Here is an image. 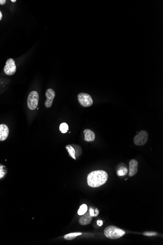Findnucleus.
Masks as SVG:
<instances>
[{"label":"nucleus","mask_w":163,"mask_h":245,"mask_svg":"<svg viewBox=\"0 0 163 245\" xmlns=\"http://www.w3.org/2000/svg\"><path fill=\"white\" fill-rule=\"evenodd\" d=\"M109 176L105 171L102 170L93 171L88 175L87 182L89 186L93 188L100 187L106 183Z\"/></svg>","instance_id":"nucleus-1"},{"label":"nucleus","mask_w":163,"mask_h":245,"mask_svg":"<svg viewBox=\"0 0 163 245\" xmlns=\"http://www.w3.org/2000/svg\"><path fill=\"white\" fill-rule=\"evenodd\" d=\"M125 234V231L114 226H108L104 230L105 236L108 238L111 239L120 238Z\"/></svg>","instance_id":"nucleus-2"},{"label":"nucleus","mask_w":163,"mask_h":245,"mask_svg":"<svg viewBox=\"0 0 163 245\" xmlns=\"http://www.w3.org/2000/svg\"><path fill=\"white\" fill-rule=\"evenodd\" d=\"M39 99V96L37 91H34L30 92L27 101L28 107L29 109L34 110L36 109L38 106Z\"/></svg>","instance_id":"nucleus-3"},{"label":"nucleus","mask_w":163,"mask_h":245,"mask_svg":"<svg viewBox=\"0 0 163 245\" xmlns=\"http://www.w3.org/2000/svg\"><path fill=\"white\" fill-rule=\"evenodd\" d=\"M149 140V134L147 131L142 130L136 135L134 138V143L138 146H143Z\"/></svg>","instance_id":"nucleus-4"},{"label":"nucleus","mask_w":163,"mask_h":245,"mask_svg":"<svg viewBox=\"0 0 163 245\" xmlns=\"http://www.w3.org/2000/svg\"><path fill=\"white\" fill-rule=\"evenodd\" d=\"M78 99L80 104L84 107H90L93 103L92 97L86 93H80L78 95Z\"/></svg>","instance_id":"nucleus-5"},{"label":"nucleus","mask_w":163,"mask_h":245,"mask_svg":"<svg viewBox=\"0 0 163 245\" xmlns=\"http://www.w3.org/2000/svg\"><path fill=\"white\" fill-rule=\"evenodd\" d=\"M5 74L8 76H12L16 71V66L14 59L9 58L6 62V66L3 68Z\"/></svg>","instance_id":"nucleus-6"},{"label":"nucleus","mask_w":163,"mask_h":245,"mask_svg":"<svg viewBox=\"0 0 163 245\" xmlns=\"http://www.w3.org/2000/svg\"><path fill=\"white\" fill-rule=\"evenodd\" d=\"M46 96L47 97V100L45 102V106L47 108H49L52 106L53 101L55 96V93L53 90L52 89H48L46 91Z\"/></svg>","instance_id":"nucleus-7"},{"label":"nucleus","mask_w":163,"mask_h":245,"mask_svg":"<svg viewBox=\"0 0 163 245\" xmlns=\"http://www.w3.org/2000/svg\"><path fill=\"white\" fill-rule=\"evenodd\" d=\"M81 216L79 219V223L82 226H86L90 224L93 217V216L90 215V213L88 211Z\"/></svg>","instance_id":"nucleus-8"},{"label":"nucleus","mask_w":163,"mask_h":245,"mask_svg":"<svg viewBox=\"0 0 163 245\" xmlns=\"http://www.w3.org/2000/svg\"><path fill=\"white\" fill-rule=\"evenodd\" d=\"M138 162L135 159H131L129 163V176L133 177L138 172Z\"/></svg>","instance_id":"nucleus-9"},{"label":"nucleus","mask_w":163,"mask_h":245,"mask_svg":"<svg viewBox=\"0 0 163 245\" xmlns=\"http://www.w3.org/2000/svg\"><path fill=\"white\" fill-rule=\"evenodd\" d=\"M9 129L5 124H0V141H4L8 138Z\"/></svg>","instance_id":"nucleus-10"},{"label":"nucleus","mask_w":163,"mask_h":245,"mask_svg":"<svg viewBox=\"0 0 163 245\" xmlns=\"http://www.w3.org/2000/svg\"><path fill=\"white\" fill-rule=\"evenodd\" d=\"M84 140L86 142H93L95 139V134L91 130L85 129L84 131Z\"/></svg>","instance_id":"nucleus-11"},{"label":"nucleus","mask_w":163,"mask_h":245,"mask_svg":"<svg viewBox=\"0 0 163 245\" xmlns=\"http://www.w3.org/2000/svg\"><path fill=\"white\" fill-rule=\"evenodd\" d=\"M82 234V233L81 232L70 233L64 235V238L66 240H72L74 239L77 236H79Z\"/></svg>","instance_id":"nucleus-12"},{"label":"nucleus","mask_w":163,"mask_h":245,"mask_svg":"<svg viewBox=\"0 0 163 245\" xmlns=\"http://www.w3.org/2000/svg\"><path fill=\"white\" fill-rule=\"evenodd\" d=\"M66 149L68 150L69 154L71 156V157L74 159H76L75 157V151L74 149L72 147V145H68L66 146Z\"/></svg>","instance_id":"nucleus-13"},{"label":"nucleus","mask_w":163,"mask_h":245,"mask_svg":"<svg viewBox=\"0 0 163 245\" xmlns=\"http://www.w3.org/2000/svg\"><path fill=\"white\" fill-rule=\"evenodd\" d=\"M128 170L126 167L121 166L118 169L117 175L118 176H124L127 175Z\"/></svg>","instance_id":"nucleus-14"},{"label":"nucleus","mask_w":163,"mask_h":245,"mask_svg":"<svg viewBox=\"0 0 163 245\" xmlns=\"http://www.w3.org/2000/svg\"><path fill=\"white\" fill-rule=\"evenodd\" d=\"M88 211V206L85 204H83L80 206L78 211V214L79 215H82Z\"/></svg>","instance_id":"nucleus-15"},{"label":"nucleus","mask_w":163,"mask_h":245,"mask_svg":"<svg viewBox=\"0 0 163 245\" xmlns=\"http://www.w3.org/2000/svg\"><path fill=\"white\" fill-rule=\"evenodd\" d=\"M60 128V131L61 132V133H63V134L66 133L69 130V126H68V124L65 122L61 123L60 124V128Z\"/></svg>","instance_id":"nucleus-16"},{"label":"nucleus","mask_w":163,"mask_h":245,"mask_svg":"<svg viewBox=\"0 0 163 245\" xmlns=\"http://www.w3.org/2000/svg\"><path fill=\"white\" fill-rule=\"evenodd\" d=\"M158 233L156 232H147L143 233V235L146 236H153L157 235Z\"/></svg>","instance_id":"nucleus-17"},{"label":"nucleus","mask_w":163,"mask_h":245,"mask_svg":"<svg viewBox=\"0 0 163 245\" xmlns=\"http://www.w3.org/2000/svg\"><path fill=\"white\" fill-rule=\"evenodd\" d=\"M3 166L0 165V179L3 177L5 175V171L3 170Z\"/></svg>","instance_id":"nucleus-18"},{"label":"nucleus","mask_w":163,"mask_h":245,"mask_svg":"<svg viewBox=\"0 0 163 245\" xmlns=\"http://www.w3.org/2000/svg\"><path fill=\"white\" fill-rule=\"evenodd\" d=\"M89 213H90V215H91V216H93V217H94V210H93V208H92V207H90V208H89Z\"/></svg>","instance_id":"nucleus-19"},{"label":"nucleus","mask_w":163,"mask_h":245,"mask_svg":"<svg viewBox=\"0 0 163 245\" xmlns=\"http://www.w3.org/2000/svg\"><path fill=\"white\" fill-rule=\"evenodd\" d=\"M97 224L99 226V227H101L103 225V221L102 220H98L97 221Z\"/></svg>","instance_id":"nucleus-20"},{"label":"nucleus","mask_w":163,"mask_h":245,"mask_svg":"<svg viewBox=\"0 0 163 245\" xmlns=\"http://www.w3.org/2000/svg\"><path fill=\"white\" fill-rule=\"evenodd\" d=\"M95 211L96 212L94 213V217H97V216L98 215V214H99V211L98 210L97 208H96L95 209Z\"/></svg>","instance_id":"nucleus-21"},{"label":"nucleus","mask_w":163,"mask_h":245,"mask_svg":"<svg viewBox=\"0 0 163 245\" xmlns=\"http://www.w3.org/2000/svg\"><path fill=\"white\" fill-rule=\"evenodd\" d=\"M7 1L6 0H0V5H3L6 3Z\"/></svg>","instance_id":"nucleus-22"},{"label":"nucleus","mask_w":163,"mask_h":245,"mask_svg":"<svg viewBox=\"0 0 163 245\" xmlns=\"http://www.w3.org/2000/svg\"><path fill=\"white\" fill-rule=\"evenodd\" d=\"M2 18H3L2 13L1 11L0 10V21H1V20H2Z\"/></svg>","instance_id":"nucleus-23"},{"label":"nucleus","mask_w":163,"mask_h":245,"mask_svg":"<svg viewBox=\"0 0 163 245\" xmlns=\"http://www.w3.org/2000/svg\"><path fill=\"white\" fill-rule=\"evenodd\" d=\"M11 1L12 2L14 3L16 2V0H11Z\"/></svg>","instance_id":"nucleus-24"}]
</instances>
